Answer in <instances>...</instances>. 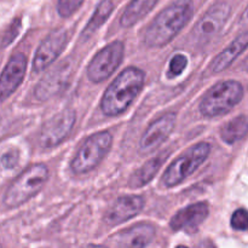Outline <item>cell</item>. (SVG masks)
<instances>
[{
	"label": "cell",
	"mask_w": 248,
	"mask_h": 248,
	"mask_svg": "<svg viewBox=\"0 0 248 248\" xmlns=\"http://www.w3.org/2000/svg\"><path fill=\"white\" fill-rule=\"evenodd\" d=\"M145 75L137 67L124 69L107 87L101 101V109L107 116L125 113L144 86Z\"/></svg>",
	"instance_id": "7a4b0ae2"
},
{
	"label": "cell",
	"mask_w": 248,
	"mask_h": 248,
	"mask_svg": "<svg viewBox=\"0 0 248 248\" xmlns=\"http://www.w3.org/2000/svg\"><path fill=\"white\" fill-rule=\"evenodd\" d=\"M125 45L121 41H114L94 55L87 67V77L94 84L108 79L121 64L124 60Z\"/></svg>",
	"instance_id": "52a82bcc"
},
{
	"label": "cell",
	"mask_w": 248,
	"mask_h": 248,
	"mask_svg": "<svg viewBox=\"0 0 248 248\" xmlns=\"http://www.w3.org/2000/svg\"><path fill=\"white\" fill-rule=\"evenodd\" d=\"M248 47V31L240 34L224 51L219 53L211 63L212 73H220L229 68L235 60Z\"/></svg>",
	"instance_id": "e0dca14e"
},
{
	"label": "cell",
	"mask_w": 248,
	"mask_h": 248,
	"mask_svg": "<svg viewBox=\"0 0 248 248\" xmlns=\"http://www.w3.org/2000/svg\"><path fill=\"white\" fill-rule=\"evenodd\" d=\"M232 227L235 230H248V212L244 208L235 211L232 217Z\"/></svg>",
	"instance_id": "603a6c76"
},
{
	"label": "cell",
	"mask_w": 248,
	"mask_h": 248,
	"mask_svg": "<svg viewBox=\"0 0 248 248\" xmlns=\"http://www.w3.org/2000/svg\"><path fill=\"white\" fill-rule=\"evenodd\" d=\"M159 0H131L120 18V24L125 28L135 26L145 15L149 14Z\"/></svg>",
	"instance_id": "d6986e66"
},
{
	"label": "cell",
	"mask_w": 248,
	"mask_h": 248,
	"mask_svg": "<svg viewBox=\"0 0 248 248\" xmlns=\"http://www.w3.org/2000/svg\"><path fill=\"white\" fill-rule=\"evenodd\" d=\"M18 162V154L16 152H10L1 157V164L5 169H14Z\"/></svg>",
	"instance_id": "484cf974"
},
{
	"label": "cell",
	"mask_w": 248,
	"mask_h": 248,
	"mask_svg": "<svg viewBox=\"0 0 248 248\" xmlns=\"http://www.w3.org/2000/svg\"><path fill=\"white\" fill-rule=\"evenodd\" d=\"M210 153L211 145L208 143L202 142L193 145L167 167L162 176V184L166 188H172L181 184L206 161Z\"/></svg>",
	"instance_id": "5b68a950"
},
{
	"label": "cell",
	"mask_w": 248,
	"mask_h": 248,
	"mask_svg": "<svg viewBox=\"0 0 248 248\" xmlns=\"http://www.w3.org/2000/svg\"><path fill=\"white\" fill-rule=\"evenodd\" d=\"M19 28H21V19H15L14 23L9 27V31H7L4 35V41H2L4 46H6L7 44H10L14 40L15 36L18 34Z\"/></svg>",
	"instance_id": "d4e9b609"
},
{
	"label": "cell",
	"mask_w": 248,
	"mask_h": 248,
	"mask_svg": "<svg viewBox=\"0 0 248 248\" xmlns=\"http://www.w3.org/2000/svg\"><path fill=\"white\" fill-rule=\"evenodd\" d=\"M194 14L191 0H177L162 10L144 31L143 41L149 47H162L171 43L188 24Z\"/></svg>",
	"instance_id": "6da1fadb"
},
{
	"label": "cell",
	"mask_w": 248,
	"mask_h": 248,
	"mask_svg": "<svg viewBox=\"0 0 248 248\" xmlns=\"http://www.w3.org/2000/svg\"><path fill=\"white\" fill-rule=\"evenodd\" d=\"M230 15V6L225 2L216 4L196 23L193 38L198 44H205L218 34Z\"/></svg>",
	"instance_id": "30bf717a"
},
{
	"label": "cell",
	"mask_w": 248,
	"mask_h": 248,
	"mask_svg": "<svg viewBox=\"0 0 248 248\" xmlns=\"http://www.w3.org/2000/svg\"><path fill=\"white\" fill-rule=\"evenodd\" d=\"M241 23H242V24H246V26H248V7L246 9V11L244 12V15H242V17H241Z\"/></svg>",
	"instance_id": "4316f807"
},
{
	"label": "cell",
	"mask_w": 248,
	"mask_h": 248,
	"mask_svg": "<svg viewBox=\"0 0 248 248\" xmlns=\"http://www.w3.org/2000/svg\"><path fill=\"white\" fill-rule=\"evenodd\" d=\"M114 7L115 6H114L113 0H102L98 4V6H97L94 14L90 18L87 26L82 31V39H89L90 36H92V34L96 33L101 28L102 24L109 18V16L113 12Z\"/></svg>",
	"instance_id": "ffe728a7"
},
{
	"label": "cell",
	"mask_w": 248,
	"mask_h": 248,
	"mask_svg": "<svg viewBox=\"0 0 248 248\" xmlns=\"http://www.w3.org/2000/svg\"><path fill=\"white\" fill-rule=\"evenodd\" d=\"M210 208L206 202H196L182 208L172 217L170 227L174 232H195L208 217Z\"/></svg>",
	"instance_id": "9a60e30c"
},
{
	"label": "cell",
	"mask_w": 248,
	"mask_h": 248,
	"mask_svg": "<svg viewBox=\"0 0 248 248\" xmlns=\"http://www.w3.org/2000/svg\"><path fill=\"white\" fill-rule=\"evenodd\" d=\"M77 120V114L72 109H67L52 116L44 124L39 136V143L45 149L57 147L72 132Z\"/></svg>",
	"instance_id": "ba28073f"
},
{
	"label": "cell",
	"mask_w": 248,
	"mask_h": 248,
	"mask_svg": "<svg viewBox=\"0 0 248 248\" xmlns=\"http://www.w3.org/2000/svg\"><path fill=\"white\" fill-rule=\"evenodd\" d=\"M27 70V57L23 53H15L0 74V104L6 101L23 81Z\"/></svg>",
	"instance_id": "4fadbf2b"
},
{
	"label": "cell",
	"mask_w": 248,
	"mask_h": 248,
	"mask_svg": "<svg viewBox=\"0 0 248 248\" xmlns=\"http://www.w3.org/2000/svg\"><path fill=\"white\" fill-rule=\"evenodd\" d=\"M48 179V169L44 164H35L24 170L7 188L4 205L9 208L18 207L35 196Z\"/></svg>",
	"instance_id": "3957f363"
},
{
	"label": "cell",
	"mask_w": 248,
	"mask_h": 248,
	"mask_svg": "<svg viewBox=\"0 0 248 248\" xmlns=\"http://www.w3.org/2000/svg\"><path fill=\"white\" fill-rule=\"evenodd\" d=\"M70 78H72V64L65 62L61 63L58 67L48 72L36 85L34 90L35 98L40 102H45L57 96L67 89Z\"/></svg>",
	"instance_id": "8fae6325"
},
{
	"label": "cell",
	"mask_w": 248,
	"mask_h": 248,
	"mask_svg": "<svg viewBox=\"0 0 248 248\" xmlns=\"http://www.w3.org/2000/svg\"><path fill=\"white\" fill-rule=\"evenodd\" d=\"M167 156H169V153H166L165 155L160 154L156 155L155 157H153V159H150L149 161L145 162L142 167H140V169L131 176L128 186H130L131 188L136 189L147 186V184L156 176V173L159 172V170L161 169L162 164H164Z\"/></svg>",
	"instance_id": "ac0fdd59"
},
{
	"label": "cell",
	"mask_w": 248,
	"mask_h": 248,
	"mask_svg": "<svg viewBox=\"0 0 248 248\" xmlns=\"http://www.w3.org/2000/svg\"><path fill=\"white\" fill-rule=\"evenodd\" d=\"M244 97V87L240 82L229 80L215 85L202 97L200 111L206 118H216L229 113Z\"/></svg>",
	"instance_id": "277c9868"
},
{
	"label": "cell",
	"mask_w": 248,
	"mask_h": 248,
	"mask_svg": "<svg viewBox=\"0 0 248 248\" xmlns=\"http://www.w3.org/2000/svg\"><path fill=\"white\" fill-rule=\"evenodd\" d=\"M144 207V199L138 195H126L119 198L104 216V220L110 227L123 224L140 215Z\"/></svg>",
	"instance_id": "5bb4252c"
},
{
	"label": "cell",
	"mask_w": 248,
	"mask_h": 248,
	"mask_svg": "<svg viewBox=\"0 0 248 248\" xmlns=\"http://www.w3.org/2000/svg\"><path fill=\"white\" fill-rule=\"evenodd\" d=\"M155 229L148 223H138L128 229L120 232L113 237L116 246L145 247L154 240Z\"/></svg>",
	"instance_id": "2e32d148"
},
{
	"label": "cell",
	"mask_w": 248,
	"mask_h": 248,
	"mask_svg": "<svg viewBox=\"0 0 248 248\" xmlns=\"http://www.w3.org/2000/svg\"><path fill=\"white\" fill-rule=\"evenodd\" d=\"M113 144V136L108 131H101L90 136L73 159L70 167L75 173H86L101 164Z\"/></svg>",
	"instance_id": "8992f818"
},
{
	"label": "cell",
	"mask_w": 248,
	"mask_h": 248,
	"mask_svg": "<svg viewBox=\"0 0 248 248\" xmlns=\"http://www.w3.org/2000/svg\"><path fill=\"white\" fill-rule=\"evenodd\" d=\"M248 132V116L240 115L223 126L220 131V137L228 144H234L235 142L244 138Z\"/></svg>",
	"instance_id": "44dd1931"
},
{
	"label": "cell",
	"mask_w": 248,
	"mask_h": 248,
	"mask_svg": "<svg viewBox=\"0 0 248 248\" xmlns=\"http://www.w3.org/2000/svg\"><path fill=\"white\" fill-rule=\"evenodd\" d=\"M84 0H58L57 11L61 17H70L80 6Z\"/></svg>",
	"instance_id": "7402d4cb"
},
{
	"label": "cell",
	"mask_w": 248,
	"mask_h": 248,
	"mask_svg": "<svg viewBox=\"0 0 248 248\" xmlns=\"http://www.w3.org/2000/svg\"><path fill=\"white\" fill-rule=\"evenodd\" d=\"M186 64H188V58L184 55L177 53L171 60V63H170V74L173 75V77H178L184 72Z\"/></svg>",
	"instance_id": "cb8c5ba5"
},
{
	"label": "cell",
	"mask_w": 248,
	"mask_h": 248,
	"mask_svg": "<svg viewBox=\"0 0 248 248\" xmlns=\"http://www.w3.org/2000/svg\"><path fill=\"white\" fill-rule=\"evenodd\" d=\"M68 35L64 28H58L51 31L39 45L33 60V72L41 73L50 67L58 56L63 52L67 44Z\"/></svg>",
	"instance_id": "9c48e42d"
},
{
	"label": "cell",
	"mask_w": 248,
	"mask_h": 248,
	"mask_svg": "<svg viewBox=\"0 0 248 248\" xmlns=\"http://www.w3.org/2000/svg\"><path fill=\"white\" fill-rule=\"evenodd\" d=\"M176 121L177 115L174 113H166L153 121L140 138V152L149 154L156 150L171 135L176 126Z\"/></svg>",
	"instance_id": "7c38bea8"
}]
</instances>
